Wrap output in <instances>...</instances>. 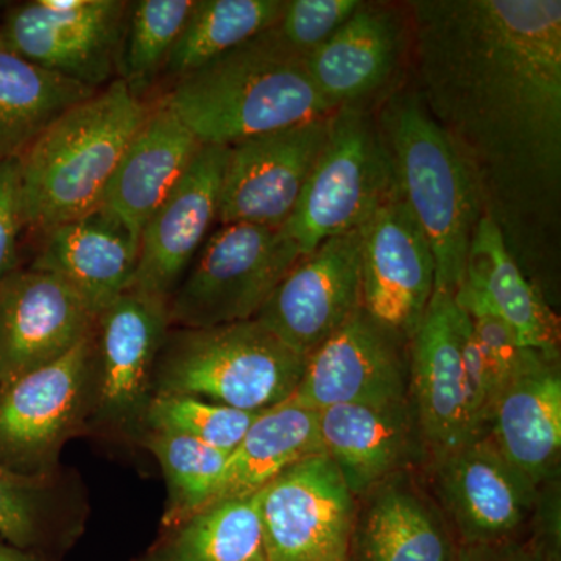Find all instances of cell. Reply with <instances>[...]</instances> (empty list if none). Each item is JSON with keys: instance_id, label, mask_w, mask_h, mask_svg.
Masks as SVG:
<instances>
[{"instance_id": "obj_23", "label": "cell", "mask_w": 561, "mask_h": 561, "mask_svg": "<svg viewBox=\"0 0 561 561\" xmlns=\"http://www.w3.org/2000/svg\"><path fill=\"white\" fill-rule=\"evenodd\" d=\"M139 242L119 220L99 209L44 231L31 268L65 280L101 313L135 283Z\"/></svg>"}, {"instance_id": "obj_4", "label": "cell", "mask_w": 561, "mask_h": 561, "mask_svg": "<svg viewBox=\"0 0 561 561\" xmlns=\"http://www.w3.org/2000/svg\"><path fill=\"white\" fill-rule=\"evenodd\" d=\"M402 198L431 243L435 290L456 294L483 206L470 169L419 92L390 95L376 117Z\"/></svg>"}, {"instance_id": "obj_10", "label": "cell", "mask_w": 561, "mask_h": 561, "mask_svg": "<svg viewBox=\"0 0 561 561\" xmlns=\"http://www.w3.org/2000/svg\"><path fill=\"white\" fill-rule=\"evenodd\" d=\"M92 334L61 359L0 386V465L44 476L90 415Z\"/></svg>"}, {"instance_id": "obj_12", "label": "cell", "mask_w": 561, "mask_h": 561, "mask_svg": "<svg viewBox=\"0 0 561 561\" xmlns=\"http://www.w3.org/2000/svg\"><path fill=\"white\" fill-rule=\"evenodd\" d=\"M330 117L331 114L231 146L217 224L283 228L324 149Z\"/></svg>"}, {"instance_id": "obj_40", "label": "cell", "mask_w": 561, "mask_h": 561, "mask_svg": "<svg viewBox=\"0 0 561 561\" xmlns=\"http://www.w3.org/2000/svg\"><path fill=\"white\" fill-rule=\"evenodd\" d=\"M0 50H9L7 49L5 39H3L2 27H0Z\"/></svg>"}, {"instance_id": "obj_29", "label": "cell", "mask_w": 561, "mask_h": 561, "mask_svg": "<svg viewBox=\"0 0 561 561\" xmlns=\"http://www.w3.org/2000/svg\"><path fill=\"white\" fill-rule=\"evenodd\" d=\"M169 529L138 561H268L256 494L216 502Z\"/></svg>"}, {"instance_id": "obj_39", "label": "cell", "mask_w": 561, "mask_h": 561, "mask_svg": "<svg viewBox=\"0 0 561 561\" xmlns=\"http://www.w3.org/2000/svg\"><path fill=\"white\" fill-rule=\"evenodd\" d=\"M0 561H43L31 552L21 551L0 538Z\"/></svg>"}, {"instance_id": "obj_16", "label": "cell", "mask_w": 561, "mask_h": 561, "mask_svg": "<svg viewBox=\"0 0 561 561\" xmlns=\"http://www.w3.org/2000/svg\"><path fill=\"white\" fill-rule=\"evenodd\" d=\"M127 10L124 0H81L69 11L36 0L9 11L3 39L11 54L99 90L119 66Z\"/></svg>"}, {"instance_id": "obj_9", "label": "cell", "mask_w": 561, "mask_h": 561, "mask_svg": "<svg viewBox=\"0 0 561 561\" xmlns=\"http://www.w3.org/2000/svg\"><path fill=\"white\" fill-rule=\"evenodd\" d=\"M169 330V300L135 289L99 313L92 331V423L128 431L144 424Z\"/></svg>"}, {"instance_id": "obj_5", "label": "cell", "mask_w": 561, "mask_h": 561, "mask_svg": "<svg viewBox=\"0 0 561 561\" xmlns=\"http://www.w3.org/2000/svg\"><path fill=\"white\" fill-rule=\"evenodd\" d=\"M305 362L256 319L171 328L154 367L153 394H186L241 411H267L290 400Z\"/></svg>"}, {"instance_id": "obj_20", "label": "cell", "mask_w": 561, "mask_h": 561, "mask_svg": "<svg viewBox=\"0 0 561 561\" xmlns=\"http://www.w3.org/2000/svg\"><path fill=\"white\" fill-rule=\"evenodd\" d=\"M420 472H398L356 497L348 561H459L451 526Z\"/></svg>"}, {"instance_id": "obj_37", "label": "cell", "mask_w": 561, "mask_h": 561, "mask_svg": "<svg viewBox=\"0 0 561 561\" xmlns=\"http://www.w3.org/2000/svg\"><path fill=\"white\" fill-rule=\"evenodd\" d=\"M526 531V530H524ZM486 548L459 549V561H559L560 507L559 497L549 512H542L541 500L531 519V534Z\"/></svg>"}, {"instance_id": "obj_36", "label": "cell", "mask_w": 561, "mask_h": 561, "mask_svg": "<svg viewBox=\"0 0 561 561\" xmlns=\"http://www.w3.org/2000/svg\"><path fill=\"white\" fill-rule=\"evenodd\" d=\"M360 0H284L280 39L308 60L362 7Z\"/></svg>"}, {"instance_id": "obj_3", "label": "cell", "mask_w": 561, "mask_h": 561, "mask_svg": "<svg viewBox=\"0 0 561 561\" xmlns=\"http://www.w3.org/2000/svg\"><path fill=\"white\" fill-rule=\"evenodd\" d=\"M149 108L114 80L58 116L20 158L24 227L47 231L102 208L122 154Z\"/></svg>"}, {"instance_id": "obj_34", "label": "cell", "mask_w": 561, "mask_h": 561, "mask_svg": "<svg viewBox=\"0 0 561 561\" xmlns=\"http://www.w3.org/2000/svg\"><path fill=\"white\" fill-rule=\"evenodd\" d=\"M454 300L470 316L472 328L485 354L497 398L513 379L537 367L542 360H548L538 351L523 345L515 331L470 290L459 287L454 294Z\"/></svg>"}, {"instance_id": "obj_26", "label": "cell", "mask_w": 561, "mask_h": 561, "mask_svg": "<svg viewBox=\"0 0 561 561\" xmlns=\"http://www.w3.org/2000/svg\"><path fill=\"white\" fill-rule=\"evenodd\" d=\"M460 287L504 320L527 348L560 362L559 319L512 256L500 225L486 213L472 232Z\"/></svg>"}, {"instance_id": "obj_15", "label": "cell", "mask_w": 561, "mask_h": 561, "mask_svg": "<svg viewBox=\"0 0 561 561\" xmlns=\"http://www.w3.org/2000/svg\"><path fill=\"white\" fill-rule=\"evenodd\" d=\"M409 398V342L360 309L306 357L290 400L320 412L332 405L390 404Z\"/></svg>"}, {"instance_id": "obj_38", "label": "cell", "mask_w": 561, "mask_h": 561, "mask_svg": "<svg viewBox=\"0 0 561 561\" xmlns=\"http://www.w3.org/2000/svg\"><path fill=\"white\" fill-rule=\"evenodd\" d=\"M24 228L20 160L0 162V280L16 272L18 239Z\"/></svg>"}, {"instance_id": "obj_27", "label": "cell", "mask_w": 561, "mask_h": 561, "mask_svg": "<svg viewBox=\"0 0 561 561\" xmlns=\"http://www.w3.org/2000/svg\"><path fill=\"white\" fill-rule=\"evenodd\" d=\"M319 454H324L319 412L291 400L280 402L253 421L245 437L230 453L219 482L203 507L253 496L291 465Z\"/></svg>"}, {"instance_id": "obj_28", "label": "cell", "mask_w": 561, "mask_h": 561, "mask_svg": "<svg viewBox=\"0 0 561 561\" xmlns=\"http://www.w3.org/2000/svg\"><path fill=\"white\" fill-rule=\"evenodd\" d=\"M98 91L0 50V162L20 160L47 125Z\"/></svg>"}, {"instance_id": "obj_6", "label": "cell", "mask_w": 561, "mask_h": 561, "mask_svg": "<svg viewBox=\"0 0 561 561\" xmlns=\"http://www.w3.org/2000/svg\"><path fill=\"white\" fill-rule=\"evenodd\" d=\"M397 190L378 119L365 105L342 106L284 231L305 256L327 239L362 230Z\"/></svg>"}, {"instance_id": "obj_33", "label": "cell", "mask_w": 561, "mask_h": 561, "mask_svg": "<svg viewBox=\"0 0 561 561\" xmlns=\"http://www.w3.org/2000/svg\"><path fill=\"white\" fill-rule=\"evenodd\" d=\"M260 413L228 408L186 394H153L144 424L149 430L190 435L231 453L245 437Z\"/></svg>"}, {"instance_id": "obj_2", "label": "cell", "mask_w": 561, "mask_h": 561, "mask_svg": "<svg viewBox=\"0 0 561 561\" xmlns=\"http://www.w3.org/2000/svg\"><path fill=\"white\" fill-rule=\"evenodd\" d=\"M164 103L202 146L224 147L335 111L275 27L181 77Z\"/></svg>"}, {"instance_id": "obj_35", "label": "cell", "mask_w": 561, "mask_h": 561, "mask_svg": "<svg viewBox=\"0 0 561 561\" xmlns=\"http://www.w3.org/2000/svg\"><path fill=\"white\" fill-rule=\"evenodd\" d=\"M47 496L43 476H25L0 465V538L28 552L46 538Z\"/></svg>"}, {"instance_id": "obj_8", "label": "cell", "mask_w": 561, "mask_h": 561, "mask_svg": "<svg viewBox=\"0 0 561 561\" xmlns=\"http://www.w3.org/2000/svg\"><path fill=\"white\" fill-rule=\"evenodd\" d=\"M423 472L459 549L518 537L540 504L542 486L513 468L486 434L432 461Z\"/></svg>"}, {"instance_id": "obj_22", "label": "cell", "mask_w": 561, "mask_h": 561, "mask_svg": "<svg viewBox=\"0 0 561 561\" xmlns=\"http://www.w3.org/2000/svg\"><path fill=\"white\" fill-rule=\"evenodd\" d=\"M201 147L164 102L149 110L122 154L101 209L139 242L144 225L183 179Z\"/></svg>"}, {"instance_id": "obj_19", "label": "cell", "mask_w": 561, "mask_h": 561, "mask_svg": "<svg viewBox=\"0 0 561 561\" xmlns=\"http://www.w3.org/2000/svg\"><path fill=\"white\" fill-rule=\"evenodd\" d=\"M459 312L454 295L435 290L409 342V391L426 448V467L474 438Z\"/></svg>"}, {"instance_id": "obj_1", "label": "cell", "mask_w": 561, "mask_h": 561, "mask_svg": "<svg viewBox=\"0 0 561 561\" xmlns=\"http://www.w3.org/2000/svg\"><path fill=\"white\" fill-rule=\"evenodd\" d=\"M419 95L470 169L515 261L560 227V0H415Z\"/></svg>"}, {"instance_id": "obj_30", "label": "cell", "mask_w": 561, "mask_h": 561, "mask_svg": "<svg viewBox=\"0 0 561 561\" xmlns=\"http://www.w3.org/2000/svg\"><path fill=\"white\" fill-rule=\"evenodd\" d=\"M283 9L284 0H195L165 70L181 79L203 68L275 27Z\"/></svg>"}, {"instance_id": "obj_24", "label": "cell", "mask_w": 561, "mask_h": 561, "mask_svg": "<svg viewBox=\"0 0 561 561\" xmlns=\"http://www.w3.org/2000/svg\"><path fill=\"white\" fill-rule=\"evenodd\" d=\"M401 50V24L393 11L364 2L313 51L308 69L332 108L365 105L393 77Z\"/></svg>"}, {"instance_id": "obj_14", "label": "cell", "mask_w": 561, "mask_h": 561, "mask_svg": "<svg viewBox=\"0 0 561 561\" xmlns=\"http://www.w3.org/2000/svg\"><path fill=\"white\" fill-rule=\"evenodd\" d=\"M360 231L362 309L411 342L434 295L437 267L400 187Z\"/></svg>"}, {"instance_id": "obj_31", "label": "cell", "mask_w": 561, "mask_h": 561, "mask_svg": "<svg viewBox=\"0 0 561 561\" xmlns=\"http://www.w3.org/2000/svg\"><path fill=\"white\" fill-rule=\"evenodd\" d=\"M195 0H138L128 3L119 54L122 79L135 95L168 66Z\"/></svg>"}, {"instance_id": "obj_25", "label": "cell", "mask_w": 561, "mask_h": 561, "mask_svg": "<svg viewBox=\"0 0 561 561\" xmlns=\"http://www.w3.org/2000/svg\"><path fill=\"white\" fill-rule=\"evenodd\" d=\"M486 435L538 489L553 482L561 453L559 362L542 360L501 391Z\"/></svg>"}, {"instance_id": "obj_21", "label": "cell", "mask_w": 561, "mask_h": 561, "mask_svg": "<svg viewBox=\"0 0 561 561\" xmlns=\"http://www.w3.org/2000/svg\"><path fill=\"white\" fill-rule=\"evenodd\" d=\"M324 454L354 496L402 471H424L426 448L411 398L390 404L332 405L319 412Z\"/></svg>"}, {"instance_id": "obj_11", "label": "cell", "mask_w": 561, "mask_h": 561, "mask_svg": "<svg viewBox=\"0 0 561 561\" xmlns=\"http://www.w3.org/2000/svg\"><path fill=\"white\" fill-rule=\"evenodd\" d=\"M256 501L268 561H348L356 496L327 454L291 465Z\"/></svg>"}, {"instance_id": "obj_18", "label": "cell", "mask_w": 561, "mask_h": 561, "mask_svg": "<svg viewBox=\"0 0 561 561\" xmlns=\"http://www.w3.org/2000/svg\"><path fill=\"white\" fill-rule=\"evenodd\" d=\"M228 150L202 146L160 208L144 225L131 289L169 300L219 220Z\"/></svg>"}, {"instance_id": "obj_13", "label": "cell", "mask_w": 561, "mask_h": 561, "mask_svg": "<svg viewBox=\"0 0 561 561\" xmlns=\"http://www.w3.org/2000/svg\"><path fill=\"white\" fill-rule=\"evenodd\" d=\"M362 231L327 239L295 262L256 320L308 357L362 309Z\"/></svg>"}, {"instance_id": "obj_32", "label": "cell", "mask_w": 561, "mask_h": 561, "mask_svg": "<svg viewBox=\"0 0 561 561\" xmlns=\"http://www.w3.org/2000/svg\"><path fill=\"white\" fill-rule=\"evenodd\" d=\"M144 446L160 461L168 479L171 504L164 516L168 527L186 519L209 500L230 453L179 432L149 430Z\"/></svg>"}, {"instance_id": "obj_7", "label": "cell", "mask_w": 561, "mask_h": 561, "mask_svg": "<svg viewBox=\"0 0 561 561\" xmlns=\"http://www.w3.org/2000/svg\"><path fill=\"white\" fill-rule=\"evenodd\" d=\"M301 251L284 228L220 225L169 298L171 328H213L256 319Z\"/></svg>"}, {"instance_id": "obj_17", "label": "cell", "mask_w": 561, "mask_h": 561, "mask_svg": "<svg viewBox=\"0 0 561 561\" xmlns=\"http://www.w3.org/2000/svg\"><path fill=\"white\" fill-rule=\"evenodd\" d=\"M99 313L51 273L0 280V386L61 359L92 334Z\"/></svg>"}]
</instances>
